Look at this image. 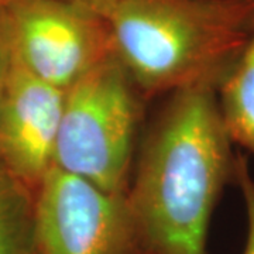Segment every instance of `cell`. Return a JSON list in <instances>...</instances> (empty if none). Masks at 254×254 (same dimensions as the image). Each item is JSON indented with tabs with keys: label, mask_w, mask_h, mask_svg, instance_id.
<instances>
[{
	"label": "cell",
	"mask_w": 254,
	"mask_h": 254,
	"mask_svg": "<svg viewBox=\"0 0 254 254\" xmlns=\"http://www.w3.org/2000/svg\"><path fill=\"white\" fill-rule=\"evenodd\" d=\"M218 89L174 92L145 140L126 199L140 242L154 254H205L215 203L236 157Z\"/></svg>",
	"instance_id": "6da1fadb"
},
{
	"label": "cell",
	"mask_w": 254,
	"mask_h": 254,
	"mask_svg": "<svg viewBox=\"0 0 254 254\" xmlns=\"http://www.w3.org/2000/svg\"><path fill=\"white\" fill-rule=\"evenodd\" d=\"M113 53L143 98L218 89L254 36V0H113Z\"/></svg>",
	"instance_id": "7a4b0ae2"
},
{
	"label": "cell",
	"mask_w": 254,
	"mask_h": 254,
	"mask_svg": "<svg viewBox=\"0 0 254 254\" xmlns=\"http://www.w3.org/2000/svg\"><path fill=\"white\" fill-rule=\"evenodd\" d=\"M143 96L112 54L64 91L53 165L126 193Z\"/></svg>",
	"instance_id": "3957f363"
},
{
	"label": "cell",
	"mask_w": 254,
	"mask_h": 254,
	"mask_svg": "<svg viewBox=\"0 0 254 254\" xmlns=\"http://www.w3.org/2000/svg\"><path fill=\"white\" fill-rule=\"evenodd\" d=\"M0 30L18 61L61 91L115 54L106 18L69 0H7Z\"/></svg>",
	"instance_id": "277c9868"
},
{
	"label": "cell",
	"mask_w": 254,
	"mask_h": 254,
	"mask_svg": "<svg viewBox=\"0 0 254 254\" xmlns=\"http://www.w3.org/2000/svg\"><path fill=\"white\" fill-rule=\"evenodd\" d=\"M38 254H130L140 237L126 193L51 167L33 190Z\"/></svg>",
	"instance_id": "5b68a950"
},
{
	"label": "cell",
	"mask_w": 254,
	"mask_h": 254,
	"mask_svg": "<svg viewBox=\"0 0 254 254\" xmlns=\"http://www.w3.org/2000/svg\"><path fill=\"white\" fill-rule=\"evenodd\" d=\"M63 105L64 91L37 78L10 50L0 103V168L28 190L53 167Z\"/></svg>",
	"instance_id": "8992f818"
},
{
	"label": "cell",
	"mask_w": 254,
	"mask_h": 254,
	"mask_svg": "<svg viewBox=\"0 0 254 254\" xmlns=\"http://www.w3.org/2000/svg\"><path fill=\"white\" fill-rule=\"evenodd\" d=\"M220 113L227 133L254 154V36L218 88Z\"/></svg>",
	"instance_id": "52a82bcc"
},
{
	"label": "cell",
	"mask_w": 254,
	"mask_h": 254,
	"mask_svg": "<svg viewBox=\"0 0 254 254\" xmlns=\"http://www.w3.org/2000/svg\"><path fill=\"white\" fill-rule=\"evenodd\" d=\"M33 190L0 168V254H38Z\"/></svg>",
	"instance_id": "ba28073f"
},
{
	"label": "cell",
	"mask_w": 254,
	"mask_h": 254,
	"mask_svg": "<svg viewBox=\"0 0 254 254\" xmlns=\"http://www.w3.org/2000/svg\"><path fill=\"white\" fill-rule=\"evenodd\" d=\"M235 178L243 193L247 213V239L243 254H254V178L249 171L245 155H236Z\"/></svg>",
	"instance_id": "9c48e42d"
},
{
	"label": "cell",
	"mask_w": 254,
	"mask_h": 254,
	"mask_svg": "<svg viewBox=\"0 0 254 254\" xmlns=\"http://www.w3.org/2000/svg\"><path fill=\"white\" fill-rule=\"evenodd\" d=\"M9 66L10 48L6 38L3 36V33H1V30H0V103H1V99H3V92H4V86H6Z\"/></svg>",
	"instance_id": "30bf717a"
},
{
	"label": "cell",
	"mask_w": 254,
	"mask_h": 254,
	"mask_svg": "<svg viewBox=\"0 0 254 254\" xmlns=\"http://www.w3.org/2000/svg\"><path fill=\"white\" fill-rule=\"evenodd\" d=\"M69 1H73V3H78V4H82L85 7L95 10L99 14H102L103 17H105L106 11L109 10L112 3H113V0H69Z\"/></svg>",
	"instance_id": "8fae6325"
},
{
	"label": "cell",
	"mask_w": 254,
	"mask_h": 254,
	"mask_svg": "<svg viewBox=\"0 0 254 254\" xmlns=\"http://www.w3.org/2000/svg\"><path fill=\"white\" fill-rule=\"evenodd\" d=\"M6 1H7V0H0V9L6 4Z\"/></svg>",
	"instance_id": "7c38bea8"
},
{
	"label": "cell",
	"mask_w": 254,
	"mask_h": 254,
	"mask_svg": "<svg viewBox=\"0 0 254 254\" xmlns=\"http://www.w3.org/2000/svg\"><path fill=\"white\" fill-rule=\"evenodd\" d=\"M150 254H154V253H150Z\"/></svg>",
	"instance_id": "4fadbf2b"
}]
</instances>
